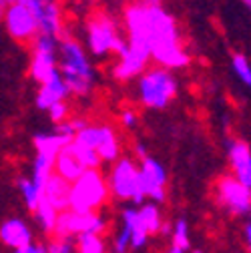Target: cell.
Wrapping results in <instances>:
<instances>
[{"mask_svg": "<svg viewBox=\"0 0 251 253\" xmlns=\"http://www.w3.org/2000/svg\"><path fill=\"white\" fill-rule=\"evenodd\" d=\"M171 245L173 247H179V249H183V251H187L191 247V239H189V223L183 219V217H179L175 223H173V235H171Z\"/></svg>", "mask_w": 251, "mask_h": 253, "instance_id": "d4e9b609", "label": "cell"}, {"mask_svg": "<svg viewBox=\"0 0 251 253\" xmlns=\"http://www.w3.org/2000/svg\"><path fill=\"white\" fill-rule=\"evenodd\" d=\"M243 6H245L247 10H251V0H245V2H243Z\"/></svg>", "mask_w": 251, "mask_h": 253, "instance_id": "d590c367", "label": "cell"}, {"mask_svg": "<svg viewBox=\"0 0 251 253\" xmlns=\"http://www.w3.org/2000/svg\"><path fill=\"white\" fill-rule=\"evenodd\" d=\"M67 115H69V105H67V101L65 103H58V105H54L50 111H48V117H50V121L52 123H65V119H67Z\"/></svg>", "mask_w": 251, "mask_h": 253, "instance_id": "f546056e", "label": "cell"}, {"mask_svg": "<svg viewBox=\"0 0 251 253\" xmlns=\"http://www.w3.org/2000/svg\"><path fill=\"white\" fill-rule=\"evenodd\" d=\"M227 157L233 177L251 189V147L245 141H227Z\"/></svg>", "mask_w": 251, "mask_h": 253, "instance_id": "7c38bea8", "label": "cell"}, {"mask_svg": "<svg viewBox=\"0 0 251 253\" xmlns=\"http://www.w3.org/2000/svg\"><path fill=\"white\" fill-rule=\"evenodd\" d=\"M12 253H48V251H46V245H44V243H30V245H26V247L14 249Z\"/></svg>", "mask_w": 251, "mask_h": 253, "instance_id": "1f68e13d", "label": "cell"}, {"mask_svg": "<svg viewBox=\"0 0 251 253\" xmlns=\"http://www.w3.org/2000/svg\"><path fill=\"white\" fill-rule=\"evenodd\" d=\"M58 71L65 79L71 94L86 97L95 86V69L86 50L73 39H62L58 44Z\"/></svg>", "mask_w": 251, "mask_h": 253, "instance_id": "6da1fadb", "label": "cell"}, {"mask_svg": "<svg viewBox=\"0 0 251 253\" xmlns=\"http://www.w3.org/2000/svg\"><path fill=\"white\" fill-rule=\"evenodd\" d=\"M121 123L127 126V129H133V126H137V123H139L137 111H133V109H123V113H121Z\"/></svg>", "mask_w": 251, "mask_h": 253, "instance_id": "4dcf8cb0", "label": "cell"}, {"mask_svg": "<svg viewBox=\"0 0 251 253\" xmlns=\"http://www.w3.org/2000/svg\"><path fill=\"white\" fill-rule=\"evenodd\" d=\"M109 191L111 189H109L105 177L99 173V169L84 171V175L71 187L69 209L75 213H81V215L97 213V209L107 201Z\"/></svg>", "mask_w": 251, "mask_h": 253, "instance_id": "7a4b0ae2", "label": "cell"}, {"mask_svg": "<svg viewBox=\"0 0 251 253\" xmlns=\"http://www.w3.org/2000/svg\"><path fill=\"white\" fill-rule=\"evenodd\" d=\"M48 253H79V243L75 237H54L46 243Z\"/></svg>", "mask_w": 251, "mask_h": 253, "instance_id": "f1b7e54d", "label": "cell"}, {"mask_svg": "<svg viewBox=\"0 0 251 253\" xmlns=\"http://www.w3.org/2000/svg\"><path fill=\"white\" fill-rule=\"evenodd\" d=\"M71 183L67 179H62L60 175L52 173L46 189H44V199L58 211V213H65L69 211V203H71Z\"/></svg>", "mask_w": 251, "mask_h": 253, "instance_id": "9a60e30c", "label": "cell"}, {"mask_svg": "<svg viewBox=\"0 0 251 253\" xmlns=\"http://www.w3.org/2000/svg\"><path fill=\"white\" fill-rule=\"evenodd\" d=\"M139 221L143 223V227L151 233H161V227L165 221L161 219V211L157 203H145L139 207Z\"/></svg>", "mask_w": 251, "mask_h": 253, "instance_id": "44dd1931", "label": "cell"}, {"mask_svg": "<svg viewBox=\"0 0 251 253\" xmlns=\"http://www.w3.org/2000/svg\"><path fill=\"white\" fill-rule=\"evenodd\" d=\"M73 141L75 139H67V137H62L58 133H39L33 139L37 155L46 157V159H50V161H56V157L65 151V147H69Z\"/></svg>", "mask_w": 251, "mask_h": 253, "instance_id": "2e32d148", "label": "cell"}, {"mask_svg": "<svg viewBox=\"0 0 251 253\" xmlns=\"http://www.w3.org/2000/svg\"><path fill=\"white\" fill-rule=\"evenodd\" d=\"M16 189L20 191V195H22V201H24V205L30 209V211H37V207L41 205V201H42V193L39 191V189L35 187V183H33V179H28V177H18L16 179Z\"/></svg>", "mask_w": 251, "mask_h": 253, "instance_id": "7402d4cb", "label": "cell"}, {"mask_svg": "<svg viewBox=\"0 0 251 253\" xmlns=\"http://www.w3.org/2000/svg\"><path fill=\"white\" fill-rule=\"evenodd\" d=\"M193 253H203V251H193Z\"/></svg>", "mask_w": 251, "mask_h": 253, "instance_id": "8d00e7d4", "label": "cell"}, {"mask_svg": "<svg viewBox=\"0 0 251 253\" xmlns=\"http://www.w3.org/2000/svg\"><path fill=\"white\" fill-rule=\"evenodd\" d=\"M99 157L107 163H117L119 161V155H121V145L117 139V133L113 131V126L103 125V141L97 149Z\"/></svg>", "mask_w": 251, "mask_h": 253, "instance_id": "ffe728a7", "label": "cell"}, {"mask_svg": "<svg viewBox=\"0 0 251 253\" xmlns=\"http://www.w3.org/2000/svg\"><path fill=\"white\" fill-rule=\"evenodd\" d=\"M231 69H233V75L245 84V86H251V65L245 54L241 52H235L231 56Z\"/></svg>", "mask_w": 251, "mask_h": 253, "instance_id": "484cf974", "label": "cell"}, {"mask_svg": "<svg viewBox=\"0 0 251 253\" xmlns=\"http://www.w3.org/2000/svg\"><path fill=\"white\" fill-rule=\"evenodd\" d=\"M151 58V52L139 46H131L129 52L125 54L123 58H119V62L113 69V77L117 81H131L135 77H143L147 71V62Z\"/></svg>", "mask_w": 251, "mask_h": 253, "instance_id": "8fae6325", "label": "cell"}, {"mask_svg": "<svg viewBox=\"0 0 251 253\" xmlns=\"http://www.w3.org/2000/svg\"><path fill=\"white\" fill-rule=\"evenodd\" d=\"M75 141L81 143V145H84V147H88V149H95L97 151L99 145H101V141H103V125L101 126H95V125L86 126L84 131H81L75 137Z\"/></svg>", "mask_w": 251, "mask_h": 253, "instance_id": "4316f807", "label": "cell"}, {"mask_svg": "<svg viewBox=\"0 0 251 253\" xmlns=\"http://www.w3.org/2000/svg\"><path fill=\"white\" fill-rule=\"evenodd\" d=\"M139 167L133 159L129 157H123L119 159L111 171V179H109V189L113 197L121 199V201H133L139 189Z\"/></svg>", "mask_w": 251, "mask_h": 253, "instance_id": "30bf717a", "label": "cell"}, {"mask_svg": "<svg viewBox=\"0 0 251 253\" xmlns=\"http://www.w3.org/2000/svg\"><path fill=\"white\" fill-rule=\"evenodd\" d=\"M135 155H137V159H139V161H145V159H149L147 147H145L143 143H137V145H135Z\"/></svg>", "mask_w": 251, "mask_h": 253, "instance_id": "d6a6232c", "label": "cell"}, {"mask_svg": "<svg viewBox=\"0 0 251 253\" xmlns=\"http://www.w3.org/2000/svg\"><path fill=\"white\" fill-rule=\"evenodd\" d=\"M243 235H245V243H247V249H249V253H251V221L245 225V229H243Z\"/></svg>", "mask_w": 251, "mask_h": 253, "instance_id": "836d02e7", "label": "cell"}, {"mask_svg": "<svg viewBox=\"0 0 251 253\" xmlns=\"http://www.w3.org/2000/svg\"><path fill=\"white\" fill-rule=\"evenodd\" d=\"M79 253H107V245L101 235H79Z\"/></svg>", "mask_w": 251, "mask_h": 253, "instance_id": "83f0119b", "label": "cell"}, {"mask_svg": "<svg viewBox=\"0 0 251 253\" xmlns=\"http://www.w3.org/2000/svg\"><path fill=\"white\" fill-rule=\"evenodd\" d=\"M215 195L221 207H225L231 215L243 217L251 211V189L239 183L233 175H225L217 181Z\"/></svg>", "mask_w": 251, "mask_h": 253, "instance_id": "ba28073f", "label": "cell"}, {"mask_svg": "<svg viewBox=\"0 0 251 253\" xmlns=\"http://www.w3.org/2000/svg\"><path fill=\"white\" fill-rule=\"evenodd\" d=\"M167 253H185V251H183V249H179V247H173V245H171Z\"/></svg>", "mask_w": 251, "mask_h": 253, "instance_id": "e575fe53", "label": "cell"}, {"mask_svg": "<svg viewBox=\"0 0 251 253\" xmlns=\"http://www.w3.org/2000/svg\"><path fill=\"white\" fill-rule=\"evenodd\" d=\"M60 75L58 71V39L39 35L33 41V60H30V77L39 84L48 83Z\"/></svg>", "mask_w": 251, "mask_h": 253, "instance_id": "277c9868", "label": "cell"}, {"mask_svg": "<svg viewBox=\"0 0 251 253\" xmlns=\"http://www.w3.org/2000/svg\"><path fill=\"white\" fill-rule=\"evenodd\" d=\"M137 90H139L141 105L149 109H165L177 97L179 84L171 71L157 67V69L147 71L139 79Z\"/></svg>", "mask_w": 251, "mask_h": 253, "instance_id": "3957f363", "label": "cell"}, {"mask_svg": "<svg viewBox=\"0 0 251 253\" xmlns=\"http://www.w3.org/2000/svg\"><path fill=\"white\" fill-rule=\"evenodd\" d=\"M0 239H2V243L6 247H10L12 251L35 243L33 231H30V227L26 225V221H22L20 217H10V219L2 221V225H0Z\"/></svg>", "mask_w": 251, "mask_h": 253, "instance_id": "4fadbf2b", "label": "cell"}, {"mask_svg": "<svg viewBox=\"0 0 251 253\" xmlns=\"http://www.w3.org/2000/svg\"><path fill=\"white\" fill-rule=\"evenodd\" d=\"M139 219V209L127 207L121 215V229L113 241V253H127L131 247V237H133V229Z\"/></svg>", "mask_w": 251, "mask_h": 253, "instance_id": "ac0fdd59", "label": "cell"}, {"mask_svg": "<svg viewBox=\"0 0 251 253\" xmlns=\"http://www.w3.org/2000/svg\"><path fill=\"white\" fill-rule=\"evenodd\" d=\"M58 215H60V213H58L44 197H42L41 205H39L37 211H35V217H37V221H39V227H41L44 233H54Z\"/></svg>", "mask_w": 251, "mask_h": 253, "instance_id": "603a6c76", "label": "cell"}, {"mask_svg": "<svg viewBox=\"0 0 251 253\" xmlns=\"http://www.w3.org/2000/svg\"><path fill=\"white\" fill-rule=\"evenodd\" d=\"M6 33L14 41H35L39 37V18L28 8L26 0H14L4 8Z\"/></svg>", "mask_w": 251, "mask_h": 253, "instance_id": "52a82bcc", "label": "cell"}, {"mask_svg": "<svg viewBox=\"0 0 251 253\" xmlns=\"http://www.w3.org/2000/svg\"><path fill=\"white\" fill-rule=\"evenodd\" d=\"M117 41H119L117 26L107 14H97V16L88 18V22H86V44H88L90 54L101 58V56L113 52Z\"/></svg>", "mask_w": 251, "mask_h": 253, "instance_id": "9c48e42d", "label": "cell"}, {"mask_svg": "<svg viewBox=\"0 0 251 253\" xmlns=\"http://www.w3.org/2000/svg\"><path fill=\"white\" fill-rule=\"evenodd\" d=\"M84 167L83 163L77 159V157L69 151V147H65V151H62L58 157H56V161H54V173L60 175L62 179H67L71 185L77 183L83 175H84Z\"/></svg>", "mask_w": 251, "mask_h": 253, "instance_id": "d6986e66", "label": "cell"}, {"mask_svg": "<svg viewBox=\"0 0 251 253\" xmlns=\"http://www.w3.org/2000/svg\"><path fill=\"white\" fill-rule=\"evenodd\" d=\"M69 151L83 163V167H84L86 171L99 169V165L103 163V159L99 157V153H97L95 149H88V147H84V145H81V143H77V141H73V143L69 145Z\"/></svg>", "mask_w": 251, "mask_h": 253, "instance_id": "cb8c5ba5", "label": "cell"}, {"mask_svg": "<svg viewBox=\"0 0 251 253\" xmlns=\"http://www.w3.org/2000/svg\"><path fill=\"white\" fill-rule=\"evenodd\" d=\"M107 229V221L101 213H75L65 211L58 215L54 237H79V235H101Z\"/></svg>", "mask_w": 251, "mask_h": 253, "instance_id": "8992f818", "label": "cell"}, {"mask_svg": "<svg viewBox=\"0 0 251 253\" xmlns=\"http://www.w3.org/2000/svg\"><path fill=\"white\" fill-rule=\"evenodd\" d=\"M69 94H71V90H69L65 79H62V75H56V77L50 79L48 83L41 84V88H39V92H37V107H39L41 111H46V113H48L54 105L65 103Z\"/></svg>", "mask_w": 251, "mask_h": 253, "instance_id": "5bb4252c", "label": "cell"}, {"mask_svg": "<svg viewBox=\"0 0 251 253\" xmlns=\"http://www.w3.org/2000/svg\"><path fill=\"white\" fill-rule=\"evenodd\" d=\"M39 35L54 39L62 37V8L52 0H44V10L39 16Z\"/></svg>", "mask_w": 251, "mask_h": 253, "instance_id": "e0dca14e", "label": "cell"}, {"mask_svg": "<svg viewBox=\"0 0 251 253\" xmlns=\"http://www.w3.org/2000/svg\"><path fill=\"white\" fill-rule=\"evenodd\" d=\"M139 189L133 199L135 205H145V199H153V203H163L167 199V171L165 167L149 157V159L141 161L139 167Z\"/></svg>", "mask_w": 251, "mask_h": 253, "instance_id": "5b68a950", "label": "cell"}]
</instances>
